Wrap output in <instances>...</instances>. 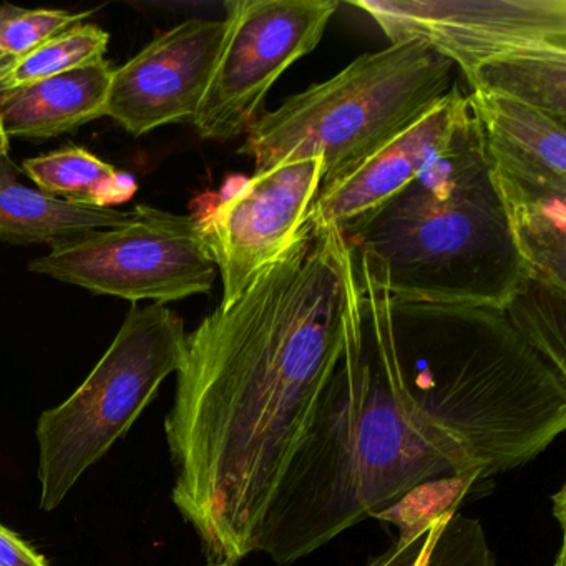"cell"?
I'll return each instance as SVG.
<instances>
[{
    "label": "cell",
    "mask_w": 566,
    "mask_h": 566,
    "mask_svg": "<svg viewBox=\"0 0 566 566\" xmlns=\"http://www.w3.org/2000/svg\"><path fill=\"white\" fill-rule=\"evenodd\" d=\"M350 261L337 228L306 223L234 303L185 337L165 419L171 500L210 563L256 552L284 463L343 347Z\"/></svg>",
    "instance_id": "cell-1"
},
{
    "label": "cell",
    "mask_w": 566,
    "mask_h": 566,
    "mask_svg": "<svg viewBox=\"0 0 566 566\" xmlns=\"http://www.w3.org/2000/svg\"><path fill=\"white\" fill-rule=\"evenodd\" d=\"M446 479L486 482L403 389L389 293L379 271L353 251L343 347L284 463L256 552L293 565L417 486Z\"/></svg>",
    "instance_id": "cell-2"
},
{
    "label": "cell",
    "mask_w": 566,
    "mask_h": 566,
    "mask_svg": "<svg viewBox=\"0 0 566 566\" xmlns=\"http://www.w3.org/2000/svg\"><path fill=\"white\" fill-rule=\"evenodd\" d=\"M400 379L432 429L486 482L545 452L566 429V377L505 310L390 300Z\"/></svg>",
    "instance_id": "cell-3"
},
{
    "label": "cell",
    "mask_w": 566,
    "mask_h": 566,
    "mask_svg": "<svg viewBox=\"0 0 566 566\" xmlns=\"http://www.w3.org/2000/svg\"><path fill=\"white\" fill-rule=\"evenodd\" d=\"M343 234L400 303L506 310L530 280L472 114L419 178Z\"/></svg>",
    "instance_id": "cell-4"
},
{
    "label": "cell",
    "mask_w": 566,
    "mask_h": 566,
    "mask_svg": "<svg viewBox=\"0 0 566 566\" xmlns=\"http://www.w3.org/2000/svg\"><path fill=\"white\" fill-rule=\"evenodd\" d=\"M450 81L452 62L439 52L422 42H396L254 120L238 154L253 158L254 174L321 157L323 190L432 111Z\"/></svg>",
    "instance_id": "cell-5"
},
{
    "label": "cell",
    "mask_w": 566,
    "mask_h": 566,
    "mask_svg": "<svg viewBox=\"0 0 566 566\" xmlns=\"http://www.w3.org/2000/svg\"><path fill=\"white\" fill-rule=\"evenodd\" d=\"M184 319L165 304L134 306L114 343L82 386L38 422L41 509L52 512L92 465L104 459L177 374Z\"/></svg>",
    "instance_id": "cell-6"
},
{
    "label": "cell",
    "mask_w": 566,
    "mask_h": 566,
    "mask_svg": "<svg viewBox=\"0 0 566 566\" xmlns=\"http://www.w3.org/2000/svg\"><path fill=\"white\" fill-rule=\"evenodd\" d=\"M29 271L102 296L167 304L210 293L213 258L198 218L138 205L124 224L51 248Z\"/></svg>",
    "instance_id": "cell-7"
},
{
    "label": "cell",
    "mask_w": 566,
    "mask_h": 566,
    "mask_svg": "<svg viewBox=\"0 0 566 566\" xmlns=\"http://www.w3.org/2000/svg\"><path fill=\"white\" fill-rule=\"evenodd\" d=\"M336 0H231L227 34L191 124L203 140L228 142L251 127L270 88L323 39Z\"/></svg>",
    "instance_id": "cell-8"
},
{
    "label": "cell",
    "mask_w": 566,
    "mask_h": 566,
    "mask_svg": "<svg viewBox=\"0 0 566 566\" xmlns=\"http://www.w3.org/2000/svg\"><path fill=\"white\" fill-rule=\"evenodd\" d=\"M390 44L417 41L469 81L510 55L566 51L565 0H356Z\"/></svg>",
    "instance_id": "cell-9"
},
{
    "label": "cell",
    "mask_w": 566,
    "mask_h": 566,
    "mask_svg": "<svg viewBox=\"0 0 566 566\" xmlns=\"http://www.w3.org/2000/svg\"><path fill=\"white\" fill-rule=\"evenodd\" d=\"M323 158L284 161L244 181L200 220L230 306L300 237L319 193Z\"/></svg>",
    "instance_id": "cell-10"
},
{
    "label": "cell",
    "mask_w": 566,
    "mask_h": 566,
    "mask_svg": "<svg viewBox=\"0 0 566 566\" xmlns=\"http://www.w3.org/2000/svg\"><path fill=\"white\" fill-rule=\"evenodd\" d=\"M227 34V21L188 19L112 74L105 117L140 137L193 122Z\"/></svg>",
    "instance_id": "cell-11"
},
{
    "label": "cell",
    "mask_w": 566,
    "mask_h": 566,
    "mask_svg": "<svg viewBox=\"0 0 566 566\" xmlns=\"http://www.w3.org/2000/svg\"><path fill=\"white\" fill-rule=\"evenodd\" d=\"M469 117L467 95L453 84L449 94L420 120L356 170L319 190L307 223L346 233L419 178L452 145Z\"/></svg>",
    "instance_id": "cell-12"
},
{
    "label": "cell",
    "mask_w": 566,
    "mask_h": 566,
    "mask_svg": "<svg viewBox=\"0 0 566 566\" xmlns=\"http://www.w3.org/2000/svg\"><path fill=\"white\" fill-rule=\"evenodd\" d=\"M493 174L525 187L566 193L563 122L502 95H467Z\"/></svg>",
    "instance_id": "cell-13"
},
{
    "label": "cell",
    "mask_w": 566,
    "mask_h": 566,
    "mask_svg": "<svg viewBox=\"0 0 566 566\" xmlns=\"http://www.w3.org/2000/svg\"><path fill=\"white\" fill-rule=\"evenodd\" d=\"M114 69L107 61L32 82L0 94V120L9 137L45 138L69 134L105 117Z\"/></svg>",
    "instance_id": "cell-14"
},
{
    "label": "cell",
    "mask_w": 566,
    "mask_h": 566,
    "mask_svg": "<svg viewBox=\"0 0 566 566\" xmlns=\"http://www.w3.org/2000/svg\"><path fill=\"white\" fill-rule=\"evenodd\" d=\"M128 218L130 211L59 200L19 184L4 165L0 168V241L55 247L91 231L120 227Z\"/></svg>",
    "instance_id": "cell-15"
},
{
    "label": "cell",
    "mask_w": 566,
    "mask_h": 566,
    "mask_svg": "<svg viewBox=\"0 0 566 566\" xmlns=\"http://www.w3.org/2000/svg\"><path fill=\"white\" fill-rule=\"evenodd\" d=\"M493 180L530 277L566 291V193L525 187L496 174Z\"/></svg>",
    "instance_id": "cell-16"
},
{
    "label": "cell",
    "mask_w": 566,
    "mask_h": 566,
    "mask_svg": "<svg viewBox=\"0 0 566 566\" xmlns=\"http://www.w3.org/2000/svg\"><path fill=\"white\" fill-rule=\"evenodd\" d=\"M39 190L72 205L112 208L132 200L137 181L81 147L61 148L22 164Z\"/></svg>",
    "instance_id": "cell-17"
},
{
    "label": "cell",
    "mask_w": 566,
    "mask_h": 566,
    "mask_svg": "<svg viewBox=\"0 0 566 566\" xmlns=\"http://www.w3.org/2000/svg\"><path fill=\"white\" fill-rule=\"evenodd\" d=\"M467 84L470 92L502 95L566 122V51L510 55L483 65Z\"/></svg>",
    "instance_id": "cell-18"
},
{
    "label": "cell",
    "mask_w": 566,
    "mask_h": 566,
    "mask_svg": "<svg viewBox=\"0 0 566 566\" xmlns=\"http://www.w3.org/2000/svg\"><path fill=\"white\" fill-rule=\"evenodd\" d=\"M108 39L97 25L67 29L0 69V94L104 61Z\"/></svg>",
    "instance_id": "cell-19"
},
{
    "label": "cell",
    "mask_w": 566,
    "mask_h": 566,
    "mask_svg": "<svg viewBox=\"0 0 566 566\" xmlns=\"http://www.w3.org/2000/svg\"><path fill=\"white\" fill-rule=\"evenodd\" d=\"M505 313L526 340L566 377V291L530 277Z\"/></svg>",
    "instance_id": "cell-20"
},
{
    "label": "cell",
    "mask_w": 566,
    "mask_h": 566,
    "mask_svg": "<svg viewBox=\"0 0 566 566\" xmlns=\"http://www.w3.org/2000/svg\"><path fill=\"white\" fill-rule=\"evenodd\" d=\"M473 479H446L426 483L407 493L396 505L377 515L376 518L394 522L400 528V535H412L427 528L443 515L459 512L465 496L472 495L480 485Z\"/></svg>",
    "instance_id": "cell-21"
},
{
    "label": "cell",
    "mask_w": 566,
    "mask_h": 566,
    "mask_svg": "<svg viewBox=\"0 0 566 566\" xmlns=\"http://www.w3.org/2000/svg\"><path fill=\"white\" fill-rule=\"evenodd\" d=\"M92 12L72 14L51 9H22L0 6V51L11 61L29 54L44 42L81 24Z\"/></svg>",
    "instance_id": "cell-22"
},
{
    "label": "cell",
    "mask_w": 566,
    "mask_h": 566,
    "mask_svg": "<svg viewBox=\"0 0 566 566\" xmlns=\"http://www.w3.org/2000/svg\"><path fill=\"white\" fill-rule=\"evenodd\" d=\"M419 566H496V562L482 523L457 512L442 520Z\"/></svg>",
    "instance_id": "cell-23"
},
{
    "label": "cell",
    "mask_w": 566,
    "mask_h": 566,
    "mask_svg": "<svg viewBox=\"0 0 566 566\" xmlns=\"http://www.w3.org/2000/svg\"><path fill=\"white\" fill-rule=\"evenodd\" d=\"M446 516L443 515L432 525L419 530L412 535H400L389 549H386L382 555L376 556L367 566H419L429 549L433 533L437 532Z\"/></svg>",
    "instance_id": "cell-24"
},
{
    "label": "cell",
    "mask_w": 566,
    "mask_h": 566,
    "mask_svg": "<svg viewBox=\"0 0 566 566\" xmlns=\"http://www.w3.org/2000/svg\"><path fill=\"white\" fill-rule=\"evenodd\" d=\"M0 566H49L31 545L0 523Z\"/></svg>",
    "instance_id": "cell-25"
},
{
    "label": "cell",
    "mask_w": 566,
    "mask_h": 566,
    "mask_svg": "<svg viewBox=\"0 0 566 566\" xmlns=\"http://www.w3.org/2000/svg\"><path fill=\"white\" fill-rule=\"evenodd\" d=\"M9 150V135L6 134L4 124L0 120V168L4 165L6 155Z\"/></svg>",
    "instance_id": "cell-26"
},
{
    "label": "cell",
    "mask_w": 566,
    "mask_h": 566,
    "mask_svg": "<svg viewBox=\"0 0 566 566\" xmlns=\"http://www.w3.org/2000/svg\"><path fill=\"white\" fill-rule=\"evenodd\" d=\"M555 566H565V546L559 548L558 558H556Z\"/></svg>",
    "instance_id": "cell-27"
},
{
    "label": "cell",
    "mask_w": 566,
    "mask_h": 566,
    "mask_svg": "<svg viewBox=\"0 0 566 566\" xmlns=\"http://www.w3.org/2000/svg\"><path fill=\"white\" fill-rule=\"evenodd\" d=\"M9 62H12L11 59H9L8 55H4V52L0 51V69H4Z\"/></svg>",
    "instance_id": "cell-28"
},
{
    "label": "cell",
    "mask_w": 566,
    "mask_h": 566,
    "mask_svg": "<svg viewBox=\"0 0 566 566\" xmlns=\"http://www.w3.org/2000/svg\"><path fill=\"white\" fill-rule=\"evenodd\" d=\"M208 566H237V565H230V563H210Z\"/></svg>",
    "instance_id": "cell-29"
}]
</instances>
